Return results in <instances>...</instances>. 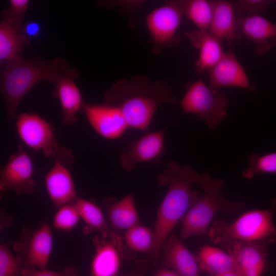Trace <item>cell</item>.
I'll use <instances>...</instances> for the list:
<instances>
[{
  "label": "cell",
  "mask_w": 276,
  "mask_h": 276,
  "mask_svg": "<svg viewBox=\"0 0 276 276\" xmlns=\"http://www.w3.org/2000/svg\"><path fill=\"white\" fill-rule=\"evenodd\" d=\"M104 98L105 103L120 109L129 127L145 132L159 105L177 102L176 96L165 81L151 80L144 75L117 81Z\"/></svg>",
  "instance_id": "6da1fadb"
},
{
  "label": "cell",
  "mask_w": 276,
  "mask_h": 276,
  "mask_svg": "<svg viewBox=\"0 0 276 276\" xmlns=\"http://www.w3.org/2000/svg\"><path fill=\"white\" fill-rule=\"evenodd\" d=\"M200 175L190 166H180L171 160L156 177L159 185H168V191L157 211L153 233L154 243L149 256L154 264L157 262L162 245L173 227L200 196L192 190Z\"/></svg>",
  "instance_id": "7a4b0ae2"
},
{
  "label": "cell",
  "mask_w": 276,
  "mask_h": 276,
  "mask_svg": "<svg viewBox=\"0 0 276 276\" xmlns=\"http://www.w3.org/2000/svg\"><path fill=\"white\" fill-rule=\"evenodd\" d=\"M5 65L1 76V89L8 121L15 117L20 102L38 82L48 81L54 83L76 70L61 57L49 60L36 56L26 59L19 55Z\"/></svg>",
  "instance_id": "3957f363"
},
{
  "label": "cell",
  "mask_w": 276,
  "mask_h": 276,
  "mask_svg": "<svg viewBox=\"0 0 276 276\" xmlns=\"http://www.w3.org/2000/svg\"><path fill=\"white\" fill-rule=\"evenodd\" d=\"M271 203L269 209L247 212L232 223L218 219L209 231L210 241L226 249L235 242H276V228L273 224L276 196Z\"/></svg>",
  "instance_id": "277c9868"
},
{
  "label": "cell",
  "mask_w": 276,
  "mask_h": 276,
  "mask_svg": "<svg viewBox=\"0 0 276 276\" xmlns=\"http://www.w3.org/2000/svg\"><path fill=\"white\" fill-rule=\"evenodd\" d=\"M197 184L202 189L203 194L181 219L180 235L183 239L196 235L208 236L210 223L216 213L240 211L246 205L244 202L225 198L220 192L225 185L224 180L216 179L207 172L200 175Z\"/></svg>",
  "instance_id": "5b68a950"
},
{
  "label": "cell",
  "mask_w": 276,
  "mask_h": 276,
  "mask_svg": "<svg viewBox=\"0 0 276 276\" xmlns=\"http://www.w3.org/2000/svg\"><path fill=\"white\" fill-rule=\"evenodd\" d=\"M16 127L20 139L29 148L41 151L54 162L68 166L73 163L72 152L59 146L52 126L44 119L36 113H21L16 118Z\"/></svg>",
  "instance_id": "8992f818"
},
{
  "label": "cell",
  "mask_w": 276,
  "mask_h": 276,
  "mask_svg": "<svg viewBox=\"0 0 276 276\" xmlns=\"http://www.w3.org/2000/svg\"><path fill=\"white\" fill-rule=\"evenodd\" d=\"M186 87V94L179 103L182 111L203 120L209 129L217 127L226 116L228 102L226 95L200 80L187 83Z\"/></svg>",
  "instance_id": "52a82bcc"
},
{
  "label": "cell",
  "mask_w": 276,
  "mask_h": 276,
  "mask_svg": "<svg viewBox=\"0 0 276 276\" xmlns=\"http://www.w3.org/2000/svg\"><path fill=\"white\" fill-rule=\"evenodd\" d=\"M183 13V1H171L150 12L146 23L152 44V52L159 55L165 49L178 45L177 34Z\"/></svg>",
  "instance_id": "ba28073f"
},
{
  "label": "cell",
  "mask_w": 276,
  "mask_h": 276,
  "mask_svg": "<svg viewBox=\"0 0 276 276\" xmlns=\"http://www.w3.org/2000/svg\"><path fill=\"white\" fill-rule=\"evenodd\" d=\"M33 172L31 158L19 146L1 170V191L13 190L17 195L34 193L36 182L33 177Z\"/></svg>",
  "instance_id": "9c48e42d"
},
{
  "label": "cell",
  "mask_w": 276,
  "mask_h": 276,
  "mask_svg": "<svg viewBox=\"0 0 276 276\" xmlns=\"http://www.w3.org/2000/svg\"><path fill=\"white\" fill-rule=\"evenodd\" d=\"M165 131L166 128L146 132L140 138L132 141L120 154L121 166L130 171L139 163H158L166 149Z\"/></svg>",
  "instance_id": "30bf717a"
},
{
  "label": "cell",
  "mask_w": 276,
  "mask_h": 276,
  "mask_svg": "<svg viewBox=\"0 0 276 276\" xmlns=\"http://www.w3.org/2000/svg\"><path fill=\"white\" fill-rule=\"evenodd\" d=\"M82 109L91 126L105 139L119 138L129 128L121 110L116 106L83 103Z\"/></svg>",
  "instance_id": "8fae6325"
},
{
  "label": "cell",
  "mask_w": 276,
  "mask_h": 276,
  "mask_svg": "<svg viewBox=\"0 0 276 276\" xmlns=\"http://www.w3.org/2000/svg\"><path fill=\"white\" fill-rule=\"evenodd\" d=\"M209 71V86L214 89L225 87H238L253 91L255 86L250 82L243 67L232 47Z\"/></svg>",
  "instance_id": "7c38bea8"
},
{
  "label": "cell",
  "mask_w": 276,
  "mask_h": 276,
  "mask_svg": "<svg viewBox=\"0 0 276 276\" xmlns=\"http://www.w3.org/2000/svg\"><path fill=\"white\" fill-rule=\"evenodd\" d=\"M236 33L238 39L245 37L251 40L259 56L265 55L272 44L276 46V24L260 15L237 17Z\"/></svg>",
  "instance_id": "4fadbf2b"
},
{
  "label": "cell",
  "mask_w": 276,
  "mask_h": 276,
  "mask_svg": "<svg viewBox=\"0 0 276 276\" xmlns=\"http://www.w3.org/2000/svg\"><path fill=\"white\" fill-rule=\"evenodd\" d=\"M26 243V242H25ZM27 245L21 249L20 258L24 268L45 269L53 246L52 228L47 222H42L27 237Z\"/></svg>",
  "instance_id": "5bb4252c"
},
{
  "label": "cell",
  "mask_w": 276,
  "mask_h": 276,
  "mask_svg": "<svg viewBox=\"0 0 276 276\" xmlns=\"http://www.w3.org/2000/svg\"><path fill=\"white\" fill-rule=\"evenodd\" d=\"M161 249L162 268L171 269L180 276H200L196 258L174 234L167 238Z\"/></svg>",
  "instance_id": "9a60e30c"
},
{
  "label": "cell",
  "mask_w": 276,
  "mask_h": 276,
  "mask_svg": "<svg viewBox=\"0 0 276 276\" xmlns=\"http://www.w3.org/2000/svg\"><path fill=\"white\" fill-rule=\"evenodd\" d=\"M44 183L51 202L57 207L74 203L78 197L68 166L60 162H54L45 175Z\"/></svg>",
  "instance_id": "2e32d148"
},
{
  "label": "cell",
  "mask_w": 276,
  "mask_h": 276,
  "mask_svg": "<svg viewBox=\"0 0 276 276\" xmlns=\"http://www.w3.org/2000/svg\"><path fill=\"white\" fill-rule=\"evenodd\" d=\"M76 69L59 78L53 84V96L59 101L61 108V122L64 126L74 125L77 120L78 111L82 108V96L74 80L78 77Z\"/></svg>",
  "instance_id": "e0dca14e"
},
{
  "label": "cell",
  "mask_w": 276,
  "mask_h": 276,
  "mask_svg": "<svg viewBox=\"0 0 276 276\" xmlns=\"http://www.w3.org/2000/svg\"><path fill=\"white\" fill-rule=\"evenodd\" d=\"M227 250L234 257L242 276H262L266 266V244L235 242Z\"/></svg>",
  "instance_id": "ac0fdd59"
},
{
  "label": "cell",
  "mask_w": 276,
  "mask_h": 276,
  "mask_svg": "<svg viewBox=\"0 0 276 276\" xmlns=\"http://www.w3.org/2000/svg\"><path fill=\"white\" fill-rule=\"evenodd\" d=\"M184 34L191 45L198 51L199 57L194 68L199 74L208 71L225 53L222 49V40L209 31L197 29L186 31Z\"/></svg>",
  "instance_id": "d6986e66"
},
{
  "label": "cell",
  "mask_w": 276,
  "mask_h": 276,
  "mask_svg": "<svg viewBox=\"0 0 276 276\" xmlns=\"http://www.w3.org/2000/svg\"><path fill=\"white\" fill-rule=\"evenodd\" d=\"M22 25L2 17L0 22V63L7 62L19 56L21 49L28 43Z\"/></svg>",
  "instance_id": "ffe728a7"
},
{
  "label": "cell",
  "mask_w": 276,
  "mask_h": 276,
  "mask_svg": "<svg viewBox=\"0 0 276 276\" xmlns=\"http://www.w3.org/2000/svg\"><path fill=\"white\" fill-rule=\"evenodd\" d=\"M236 17L233 2L214 1V11L209 31L222 41L225 39L229 44L238 39L236 33Z\"/></svg>",
  "instance_id": "44dd1931"
},
{
  "label": "cell",
  "mask_w": 276,
  "mask_h": 276,
  "mask_svg": "<svg viewBox=\"0 0 276 276\" xmlns=\"http://www.w3.org/2000/svg\"><path fill=\"white\" fill-rule=\"evenodd\" d=\"M107 211L110 226L116 230H127L140 224L134 196L130 192L123 198H108Z\"/></svg>",
  "instance_id": "7402d4cb"
},
{
  "label": "cell",
  "mask_w": 276,
  "mask_h": 276,
  "mask_svg": "<svg viewBox=\"0 0 276 276\" xmlns=\"http://www.w3.org/2000/svg\"><path fill=\"white\" fill-rule=\"evenodd\" d=\"M120 266V255L112 242L102 241L96 245L90 276H117Z\"/></svg>",
  "instance_id": "603a6c76"
},
{
  "label": "cell",
  "mask_w": 276,
  "mask_h": 276,
  "mask_svg": "<svg viewBox=\"0 0 276 276\" xmlns=\"http://www.w3.org/2000/svg\"><path fill=\"white\" fill-rule=\"evenodd\" d=\"M196 260L200 268L215 275L231 270L236 264L232 255L209 245L200 249Z\"/></svg>",
  "instance_id": "cb8c5ba5"
},
{
  "label": "cell",
  "mask_w": 276,
  "mask_h": 276,
  "mask_svg": "<svg viewBox=\"0 0 276 276\" xmlns=\"http://www.w3.org/2000/svg\"><path fill=\"white\" fill-rule=\"evenodd\" d=\"M214 11V1H183V13L198 28L209 31Z\"/></svg>",
  "instance_id": "d4e9b609"
},
{
  "label": "cell",
  "mask_w": 276,
  "mask_h": 276,
  "mask_svg": "<svg viewBox=\"0 0 276 276\" xmlns=\"http://www.w3.org/2000/svg\"><path fill=\"white\" fill-rule=\"evenodd\" d=\"M124 240L127 246L131 250L147 254L152 252L154 243L153 231L141 224L126 230Z\"/></svg>",
  "instance_id": "484cf974"
},
{
  "label": "cell",
  "mask_w": 276,
  "mask_h": 276,
  "mask_svg": "<svg viewBox=\"0 0 276 276\" xmlns=\"http://www.w3.org/2000/svg\"><path fill=\"white\" fill-rule=\"evenodd\" d=\"M74 203L80 217L90 229L106 235L108 225L99 206L89 200L79 197Z\"/></svg>",
  "instance_id": "4316f807"
},
{
  "label": "cell",
  "mask_w": 276,
  "mask_h": 276,
  "mask_svg": "<svg viewBox=\"0 0 276 276\" xmlns=\"http://www.w3.org/2000/svg\"><path fill=\"white\" fill-rule=\"evenodd\" d=\"M247 159L248 167L242 173L246 179H251L257 174L276 173V151L261 155L252 153Z\"/></svg>",
  "instance_id": "83f0119b"
},
{
  "label": "cell",
  "mask_w": 276,
  "mask_h": 276,
  "mask_svg": "<svg viewBox=\"0 0 276 276\" xmlns=\"http://www.w3.org/2000/svg\"><path fill=\"white\" fill-rule=\"evenodd\" d=\"M80 216L74 203L59 207L55 213L52 222V226L58 230L69 231L78 224Z\"/></svg>",
  "instance_id": "f1b7e54d"
},
{
  "label": "cell",
  "mask_w": 276,
  "mask_h": 276,
  "mask_svg": "<svg viewBox=\"0 0 276 276\" xmlns=\"http://www.w3.org/2000/svg\"><path fill=\"white\" fill-rule=\"evenodd\" d=\"M24 268L20 258L15 256L8 246L0 245V276H22Z\"/></svg>",
  "instance_id": "f546056e"
},
{
  "label": "cell",
  "mask_w": 276,
  "mask_h": 276,
  "mask_svg": "<svg viewBox=\"0 0 276 276\" xmlns=\"http://www.w3.org/2000/svg\"><path fill=\"white\" fill-rule=\"evenodd\" d=\"M275 1L268 0H240L233 2L236 17L260 15Z\"/></svg>",
  "instance_id": "4dcf8cb0"
},
{
  "label": "cell",
  "mask_w": 276,
  "mask_h": 276,
  "mask_svg": "<svg viewBox=\"0 0 276 276\" xmlns=\"http://www.w3.org/2000/svg\"><path fill=\"white\" fill-rule=\"evenodd\" d=\"M29 3V0L9 1V7L4 11L2 17L7 18L17 24L22 25L23 17Z\"/></svg>",
  "instance_id": "1f68e13d"
},
{
  "label": "cell",
  "mask_w": 276,
  "mask_h": 276,
  "mask_svg": "<svg viewBox=\"0 0 276 276\" xmlns=\"http://www.w3.org/2000/svg\"><path fill=\"white\" fill-rule=\"evenodd\" d=\"M22 276H80V274L75 266L70 265L60 271L37 268H26L24 269Z\"/></svg>",
  "instance_id": "d6a6232c"
},
{
  "label": "cell",
  "mask_w": 276,
  "mask_h": 276,
  "mask_svg": "<svg viewBox=\"0 0 276 276\" xmlns=\"http://www.w3.org/2000/svg\"><path fill=\"white\" fill-rule=\"evenodd\" d=\"M23 32L25 35L29 37H35L40 32V27L39 24L34 21H30L25 24L22 27Z\"/></svg>",
  "instance_id": "836d02e7"
},
{
  "label": "cell",
  "mask_w": 276,
  "mask_h": 276,
  "mask_svg": "<svg viewBox=\"0 0 276 276\" xmlns=\"http://www.w3.org/2000/svg\"><path fill=\"white\" fill-rule=\"evenodd\" d=\"M153 276H180L174 270L170 269L162 268L156 271Z\"/></svg>",
  "instance_id": "e575fe53"
},
{
  "label": "cell",
  "mask_w": 276,
  "mask_h": 276,
  "mask_svg": "<svg viewBox=\"0 0 276 276\" xmlns=\"http://www.w3.org/2000/svg\"><path fill=\"white\" fill-rule=\"evenodd\" d=\"M214 276H242V275L239 268L236 264L234 267L231 270Z\"/></svg>",
  "instance_id": "d590c367"
},
{
  "label": "cell",
  "mask_w": 276,
  "mask_h": 276,
  "mask_svg": "<svg viewBox=\"0 0 276 276\" xmlns=\"http://www.w3.org/2000/svg\"><path fill=\"white\" fill-rule=\"evenodd\" d=\"M145 267L146 264L142 263L127 276H144Z\"/></svg>",
  "instance_id": "8d00e7d4"
}]
</instances>
